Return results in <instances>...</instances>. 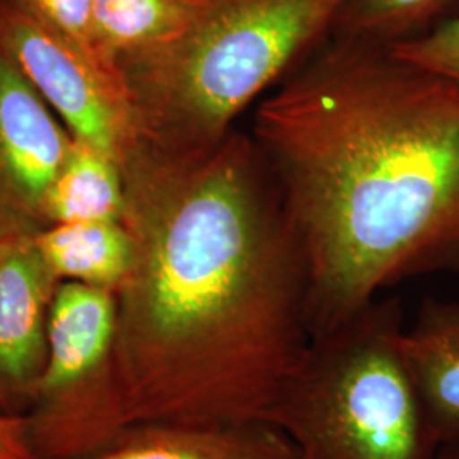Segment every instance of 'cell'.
<instances>
[{
  "mask_svg": "<svg viewBox=\"0 0 459 459\" xmlns=\"http://www.w3.org/2000/svg\"><path fill=\"white\" fill-rule=\"evenodd\" d=\"M132 264L116 290L123 429L269 422L312 341L308 274L250 133L121 160Z\"/></svg>",
  "mask_w": 459,
  "mask_h": 459,
  "instance_id": "obj_1",
  "label": "cell"
},
{
  "mask_svg": "<svg viewBox=\"0 0 459 459\" xmlns=\"http://www.w3.org/2000/svg\"><path fill=\"white\" fill-rule=\"evenodd\" d=\"M250 136L305 255L312 339L403 279L459 271L458 83L332 34Z\"/></svg>",
  "mask_w": 459,
  "mask_h": 459,
  "instance_id": "obj_2",
  "label": "cell"
},
{
  "mask_svg": "<svg viewBox=\"0 0 459 459\" xmlns=\"http://www.w3.org/2000/svg\"><path fill=\"white\" fill-rule=\"evenodd\" d=\"M349 2L208 0L172 39L117 56L136 142L169 157L213 150L327 41Z\"/></svg>",
  "mask_w": 459,
  "mask_h": 459,
  "instance_id": "obj_3",
  "label": "cell"
},
{
  "mask_svg": "<svg viewBox=\"0 0 459 459\" xmlns=\"http://www.w3.org/2000/svg\"><path fill=\"white\" fill-rule=\"evenodd\" d=\"M398 299L377 298L310 341L269 424L301 459H432L441 444L403 349Z\"/></svg>",
  "mask_w": 459,
  "mask_h": 459,
  "instance_id": "obj_4",
  "label": "cell"
},
{
  "mask_svg": "<svg viewBox=\"0 0 459 459\" xmlns=\"http://www.w3.org/2000/svg\"><path fill=\"white\" fill-rule=\"evenodd\" d=\"M116 291L60 281L48 358L24 420L36 459H75L123 430L113 369Z\"/></svg>",
  "mask_w": 459,
  "mask_h": 459,
  "instance_id": "obj_5",
  "label": "cell"
},
{
  "mask_svg": "<svg viewBox=\"0 0 459 459\" xmlns=\"http://www.w3.org/2000/svg\"><path fill=\"white\" fill-rule=\"evenodd\" d=\"M0 49L75 140L117 162L126 157L136 132L116 66L98 62L16 0H0Z\"/></svg>",
  "mask_w": 459,
  "mask_h": 459,
  "instance_id": "obj_6",
  "label": "cell"
},
{
  "mask_svg": "<svg viewBox=\"0 0 459 459\" xmlns=\"http://www.w3.org/2000/svg\"><path fill=\"white\" fill-rule=\"evenodd\" d=\"M74 136L0 49V223L36 233Z\"/></svg>",
  "mask_w": 459,
  "mask_h": 459,
  "instance_id": "obj_7",
  "label": "cell"
},
{
  "mask_svg": "<svg viewBox=\"0 0 459 459\" xmlns=\"http://www.w3.org/2000/svg\"><path fill=\"white\" fill-rule=\"evenodd\" d=\"M60 279L21 233L0 252V411L24 417L48 358V315Z\"/></svg>",
  "mask_w": 459,
  "mask_h": 459,
  "instance_id": "obj_8",
  "label": "cell"
},
{
  "mask_svg": "<svg viewBox=\"0 0 459 459\" xmlns=\"http://www.w3.org/2000/svg\"><path fill=\"white\" fill-rule=\"evenodd\" d=\"M75 459H301L291 439L269 422L142 424Z\"/></svg>",
  "mask_w": 459,
  "mask_h": 459,
  "instance_id": "obj_9",
  "label": "cell"
},
{
  "mask_svg": "<svg viewBox=\"0 0 459 459\" xmlns=\"http://www.w3.org/2000/svg\"><path fill=\"white\" fill-rule=\"evenodd\" d=\"M403 349L436 439L459 444V299H426Z\"/></svg>",
  "mask_w": 459,
  "mask_h": 459,
  "instance_id": "obj_10",
  "label": "cell"
},
{
  "mask_svg": "<svg viewBox=\"0 0 459 459\" xmlns=\"http://www.w3.org/2000/svg\"><path fill=\"white\" fill-rule=\"evenodd\" d=\"M34 244L60 281H77L116 291L132 264V238L123 221L49 225Z\"/></svg>",
  "mask_w": 459,
  "mask_h": 459,
  "instance_id": "obj_11",
  "label": "cell"
},
{
  "mask_svg": "<svg viewBox=\"0 0 459 459\" xmlns=\"http://www.w3.org/2000/svg\"><path fill=\"white\" fill-rule=\"evenodd\" d=\"M125 187L121 165L109 153L75 140L43 201V225L121 221Z\"/></svg>",
  "mask_w": 459,
  "mask_h": 459,
  "instance_id": "obj_12",
  "label": "cell"
},
{
  "mask_svg": "<svg viewBox=\"0 0 459 459\" xmlns=\"http://www.w3.org/2000/svg\"><path fill=\"white\" fill-rule=\"evenodd\" d=\"M208 0H94L92 24L100 58L150 48L184 31Z\"/></svg>",
  "mask_w": 459,
  "mask_h": 459,
  "instance_id": "obj_13",
  "label": "cell"
},
{
  "mask_svg": "<svg viewBox=\"0 0 459 459\" xmlns=\"http://www.w3.org/2000/svg\"><path fill=\"white\" fill-rule=\"evenodd\" d=\"M456 0H351L333 30L364 43L394 47L426 33Z\"/></svg>",
  "mask_w": 459,
  "mask_h": 459,
  "instance_id": "obj_14",
  "label": "cell"
},
{
  "mask_svg": "<svg viewBox=\"0 0 459 459\" xmlns=\"http://www.w3.org/2000/svg\"><path fill=\"white\" fill-rule=\"evenodd\" d=\"M396 56L459 85V17L390 47Z\"/></svg>",
  "mask_w": 459,
  "mask_h": 459,
  "instance_id": "obj_15",
  "label": "cell"
},
{
  "mask_svg": "<svg viewBox=\"0 0 459 459\" xmlns=\"http://www.w3.org/2000/svg\"><path fill=\"white\" fill-rule=\"evenodd\" d=\"M39 17L49 28L65 36L98 62L111 65L100 58L96 48L92 11L94 0H16ZM116 66V65H113Z\"/></svg>",
  "mask_w": 459,
  "mask_h": 459,
  "instance_id": "obj_16",
  "label": "cell"
},
{
  "mask_svg": "<svg viewBox=\"0 0 459 459\" xmlns=\"http://www.w3.org/2000/svg\"><path fill=\"white\" fill-rule=\"evenodd\" d=\"M0 459H36L24 417L0 411Z\"/></svg>",
  "mask_w": 459,
  "mask_h": 459,
  "instance_id": "obj_17",
  "label": "cell"
},
{
  "mask_svg": "<svg viewBox=\"0 0 459 459\" xmlns=\"http://www.w3.org/2000/svg\"><path fill=\"white\" fill-rule=\"evenodd\" d=\"M21 233H28V231H21V230L13 229V227H7V225H0V252L5 248V246L16 238L17 235Z\"/></svg>",
  "mask_w": 459,
  "mask_h": 459,
  "instance_id": "obj_18",
  "label": "cell"
},
{
  "mask_svg": "<svg viewBox=\"0 0 459 459\" xmlns=\"http://www.w3.org/2000/svg\"><path fill=\"white\" fill-rule=\"evenodd\" d=\"M432 459H459V444L443 446Z\"/></svg>",
  "mask_w": 459,
  "mask_h": 459,
  "instance_id": "obj_19",
  "label": "cell"
},
{
  "mask_svg": "<svg viewBox=\"0 0 459 459\" xmlns=\"http://www.w3.org/2000/svg\"><path fill=\"white\" fill-rule=\"evenodd\" d=\"M0 225H4V223H0ZM7 227H9V225H7ZM17 230V229H16ZM21 231H22V230H21Z\"/></svg>",
  "mask_w": 459,
  "mask_h": 459,
  "instance_id": "obj_20",
  "label": "cell"
}]
</instances>
